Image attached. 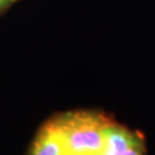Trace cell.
<instances>
[{"label":"cell","mask_w":155,"mask_h":155,"mask_svg":"<svg viewBox=\"0 0 155 155\" xmlns=\"http://www.w3.org/2000/svg\"><path fill=\"white\" fill-rule=\"evenodd\" d=\"M141 141H144V138L140 133L111 121L106 129L104 147L100 155H120Z\"/></svg>","instance_id":"cell-2"},{"label":"cell","mask_w":155,"mask_h":155,"mask_svg":"<svg viewBox=\"0 0 155 155\" xmlns=\"http://www.w3.org/2000/svg\"><path fill=\"white\" fill-rule=\"evenodd\" d=\"M30 155H68L63 134L55 120L47 122L40 129Z\"/></svg>","instance_id":"cell-3"},{"label":"cell","mask_w":155,"mask_h":155,"mask_svg":"<svg viewBox=\"0 0 155 155\" xmlns=\"http://www.w3.org/2000/svg\"><path fill=\"white\" fill-rule=\"evenodd\" d=\"M54 120L63 134L68 155L101 154L110 118L97 111H71Z\"/></svg>","instance_id":"cell-1"},{"label":"cell","mask_w":155,"mask_h":155,"mask_svg":"<svg viewBox=\"0 0 155 155\" xmlns=\"http://www.w3.org/2000/svg\"><path fill=\"white\" fill-rule=\"evenodd\" d=\"M7 1H8V2H11V1H13V0H7Z\"/></svg>","instance_id":"cell-6"},{"label":"cell","mask_w":155,"mask_h":155,"mask_svg":"<svg viewBox=\"0 0 155 155\" xmlns=\"http://www.w3.org/2000/svg\"><path fill=\"white\" fill-rule=\"evenodd\" d=\"M7 4H8V1H7V0H0V9H1L2 7H5Z\"/></svg>","instance_id":"cell-5"},{"label":"cell","mask_w":155,"mask_h":155,"mask_svg":"<svg viewBox=\"0 0 155 155\" xmlns=\"http://www.w3.org/2000/svg\"><path fill=\"white\" fill-rule=\"evenodd\" d=\"M120 155H145V143L141 141L139 144L134 145L133 147L127 150Z\"/></svg>","instance_id":"cell-4"}]
</instances>
